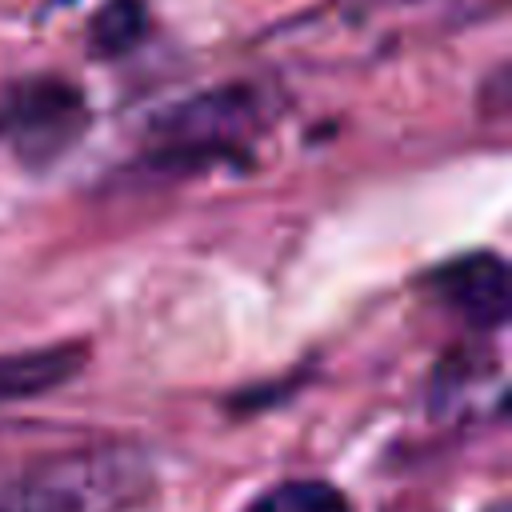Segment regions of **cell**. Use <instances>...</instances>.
<instances>
[{"instance_id":"52a82bcc","label":"cell","mask_w":512,"mask_h":512,"mask_svg":"<svg viewBox=\"0 0 512 512\" xmlns=\"http://www.w3.org/2000/svg\"><path fill=\"white\" fill-rule=\"evenodd\" d=\"M248 512H352L344 492L324 480H284L256 496Z\"/></svg>"},{"instance_id":"3957f363","label":"cell","mask_w":512,"mask_h":512,"mask_svg":"<svg viewBox=\"0 0 512 512\" xmlns=\"http://www.w3.org/2000/svg\"><path fill=\"white\" fill-rule=\"evenodd\" d=\"M252 96L248 92H212L192 104H180L172 116L160 124V140L176 152H196V148H228L248 124H252Z\"/></svg>"},{"instance_id":"6da1fadb","label":"cell","mask_w":512,"mask_h":512,"mask_svg":"<svg viewBox=\"0 0 512 512\" xmlns=\"http://www.w3.org/2000/svg\"><path fill=\"white\" fill-rule=\"evenodd\" d=\"M148 480V460L136 448H84L4 484L0 512H128L148 492Z\"/></svg>"},{"instance_id":"ba28073f","label":"cell","mask_w":512,"mask_h":512,"mask_svg":"<svg viewBox=\"0 0 512 512\" xmlns=\"http://www.w3.org/2000/svg\"><path fill=\"white\" fill-rule=\"evenodd\" d=\"M148 28V12L140 0H112L100 8L96 24H92V44L96 52L104 56H116V52H128Z\"/></svg>"},{"instance_id":"7a4b0ae2","label":"cell","mask_w":512,"mask_h":512,"mask_svg":"<svg viewBox=\"0 0 512 512\" xmlns=\"http://www.w3.org/2000/svg\"><path fill=\"white\" fill-rule=\"evenodd\" d=\"M432 288L476 328H500L512 312V272L496 252H464L432 276Z\"/></svg>"},{"instance_id":"5b68a950","label":"cell","mask_w":512,"mask_h":512,"mask_svg":"<svg viewBox=\"0 0 512 512\" xmlns=\"http://www.w3.org/2000/svg\"><path fill=\"white\" fill-rule=\"evenodd\" d=\"M88 352L80 344H52V348H28V352H4L0 356V404L36 400L44 392L64 388L80 368Z\"/></svg>"},{"instance_id":"8992f818","label":"cell","mask_w":512,"mask_h":512,"mask_svg":"<svg viewBox=\"0 0 512 512\" xmlns=\"http://www.w3.org/2000/svg\"><path fill=\"white\" fill-rule=\"evenodd\" d=\"M76 96L64 88H44V92H32V100L20 108L16 116V140L24 152L32 156H44V152H56L68 136H72V124H76Z\"/></svg>"},{"instance_id":"277c9868","label":"cell","mask_w":512,"mask_h":512,"mask_svg":"<svg viewBox=\"0 0 512 512\" xmlns=\"http://www.w3.org/2000/svg\"><path fill=\"white\" fill-rule=\"evenodd\" d=\"M504 408V372L496 360L476 356V352H452L432 380V412L440 420L472 412H500Z\"/></svg>"}]
</instances>
